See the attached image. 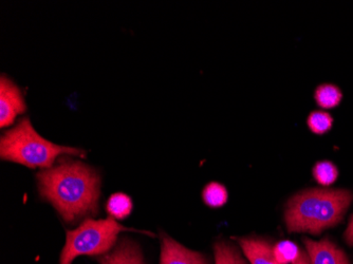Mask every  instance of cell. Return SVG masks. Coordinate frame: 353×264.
<instances>
[{
	"label": "cell",
	"instance_id": "8992f818",
	"mask_svg": "<svg viewBox=\"0 0 353 264\" xmlns=\"http://www.w3.org/2000/svg\"><path fill=\"white\" fill-rule=\"evenodd\" d=\"M160 264H210L208 258L161 233Z\"/></svg>",
	"mask_w": 353,
	"mask_h": 264
},
{
	"label": "cell",
	"instance_id": "2e32d148",
	"mask_svg": "<svg viewBox=\"0 0 353 264\" xmlns=\"http://www.w3.org/2000/svg\"><path fill=\"white\" fill-rule=\"evenodd\" d=\"M307 124L313 134H324L332 128L333 118L326 111L315 110L309 114Z\"/></svg>",
	"mask_w": 353,
	"mask_h": 264
},
{
	"label": "cell",
	"instance_id": "7a4b0ae2",
	"mask_svg": "<svg viewBox=\"0 0 353 264\" xmlns=\"http://www.w3.org/2000/svg\"><path fill=\"white\" fill-rule=\"evenodd\" d=\"M352 199V192L342 188H312L299 192L285 205L288 232L319 235L342 221Z\"/></svg>",
	"mask_w": 353,
	"mask_h": 264
},
{
	"label": "cell",
	"instance_id": "9a60e30c",
	"mask_svg": "<svg viewBox=\"0 0 353 264\" xmlns=\"http://www.w3.org/2000/svg\"><path fill=\"white\" fill-rule=\"evenodd\" d=\"M275 258L281 264H292L301 255V250L294 242L283 240L273 246Z\"/></svg>",
	"mask_w": 353,
	"mask_h": 264
},
{
	"label": "cell",
	"instance_id": "ac0fdd59",
	"mask_svg": "<svg viewBox=\"0 0 353 264\" xmlns=\"http://www.w3.org/2000/svg\"><path fill=\"white\" fill-rule=\"evenodd\" d=\"M292 264H310V258H309L308 253L301 251V255L297 258L296 261Z\"/></svg>",
	"mask_w": 353,
	"mask_h": 264
},
{
	"label": "cell",
	"instance_id": "277c9868",
	"mask_svg": "<svg viewBox=\"0 0 353 264\" xmlns=\"http://www.w3.org/2000/svg\"><path fill=\"white\" fill-rule=\"evenodd\" d=\"M122 232H137L154 236L121 225L112 217L101 220L87 218L79 227L67 232L66 243L61 255V264H71L79 256L103 255L114 245L119 234Z\"/></svg>",
	"mask_w": 353,
	"mask_h": 264
},
{
	"label": "cell",
	"instance_id": "6da1fadb",
	"mask_svg": "<svg viewBox=\"0 0 353 264\" xmlns=\"http://www.w3.org/2000/svg\"><path fill=\"white\" fill-rule=\"evenodd\" d=\"M39 194L50 202L67 223L98 214L101 178L91 166L61 158L37 176Z\"/></svg>",
	"mask_w": 353,
	"mask_h": 264
},
{
	"label": "cell",
	"instance_id": "4fadbf2b",
	"mask_svg": "<svg viewBox=\"0 0 353 264\" xmlns=\"http://www.w3.org/2000/svg\"><path fill=\"white\" fill-rule=\"evenodd\" d=\"M228 190L217 182L208 183L202 192L204 203L210 207H221L228 202Z\"/></svg>",
	"mask_w": 353,
	"mask_h": 264
},
{
	"label": "cell",
	"instance_id": "8fae6325",
	"mask_svg": "<svg viewBox=\"0 0 353 264\" xmlns=\"http://www.w3.org/2000/svg\"><path fill=\"white\" fill-rule=\"evenodd\" d=\"M132 201L130 196L118 192V194H112L109 198L106 204L107 212L109 214V217L116 218V219H125V218L130 216L132 212Z\"/></svg>",
	"mask_w": 353,
	"mask_h": 264
},
{
	"label": "cell",
	"instance_id": "52a82bcc",
	"mask_svg": "<svg viewBox=\"0 0 353 264\" xmlns=\"http://www.w3.org/2000/svg\"><path fill=\"white\" fill-rule=\"evenodd\" d=\"M310 264H350L346 253L329 238L314 241L303 238Z\"/></svg>",
	"mask_w": 353,
	"mask_h": 264
},
{
	"label": "cell",
	"instance_id": "30bf717a",
	"mask_svg": "<svg viewBox=\"0 0 353 264\" xmlns=\"http://www.w3.org/2000/svg\"><path fill=\"white\" fill-rule=\"evenodd\" d=\"M314 97L319 106L325 109H331L340 105L343 93L335 85L323 84L317 87Z\"/></svg>",
	"mask_w": 353,
	"mask_h": 264
},
{
	"label": "cell",
	"instance_id": "3957f363",
	"mask_svg": "<svg viewBox=\"0 0 353 264\" xmlns=\"http://www.w3.org/2000/svg\"><path fill=\"white\" fill-rule=\"evenodd\" d=\"M85 156L79 148L61 146L37 134L29 118H23L13 128L6 131L0 139V156L3 160L25 165L27 167H52L59 156Z\"/></svg>",
	"mask_w": 353,
	"mask_h": 264
},
{
	"label": "cell",
	"instance_id": "9c48e42d",
	"mask_svg": "<svg viewBox=\"0 0 353 264\" xmlns=\"http://www.w3.org/2000/svg\"><path fill=\"white\" fill-rule=\"evenodd\" d=\"M101 264H145L140 246L130 238H123L116 249L99 258Z\"/></svg>",
	"mask_w": 353,
	"mask_h": 264
},
{
	"label": "cell",
	"instance_id": "e0dca14e",
	"mask_svg": "<svg viewBox=\"0 0 353 264\" xmlns=\"http://www.w3.org/2000/svg\"><path fill=\"white\" fill-rule=\"evenodd\" d=\"M344 239L348 245L353 246V214L350 221H349L348 227L345 232Z\"/></svg>",
	"mask_w": 353,
	"mask_h": 264
},
{
	"label": "cell",
	"instance_id": "ba28073f",
	"mask_svg": "<svg viewBox=\"0 0 353 264\" xmlns=\"http://www.w3.org/2000/svg\"><path fill=\"white\" fill-rule=\"evenodd\" d=\"M240 247L251 264H281L273 252V244L261 238H237Z\"/></svg>",
	"mask_w": 353,
	"mask_h": 264
},
{
	"label": "cell",
	"instance_id": "5bb4252c",
	"mask_svg": "<svg viewBox=\"0 0 353 264\" xmlns=\"http://www.w3.org/2000/svg\"><path fill=\"white\" fill-rule=\"evenodd\" d=\"M312 172L315 180L323 186H329L334 183L339 176L338 167L330 161L317 162Z\"/></svg>",
	"mask_w": 353,
	"mask_h": 264
},
{
	"label": "cell",
	"instance_id": "5b68a950",
	"mask_svg": "<svg viewBox=\"0 0 353 264\" xmlns=\"http://www.w3.org/2000/svg\"><path fill=\"white\" fill-rule=\"evenodd\" d=\"M25 99L17 85L14 84L7 75L0 79V126L13 124L16 116L26 111Z\"/></svg>",
	"mask_w": 353,
	"mask_h": 264
},
{
	"label": "cell",
	"instance_id": "7c38bea8",
	"mask_svg": "<svg viewBox=\"0 0 353 264\" xmlns=\"http://www.w3.org/2000/svg\"><path fill=\"white\" fill-rule=\"evenodd\" d=\"M215 264H248L235 246L229 242L217 241L214 245Z\"/></svg>",
	"mask_w": 353,
	"mask_h": 264
}]
</instances>
